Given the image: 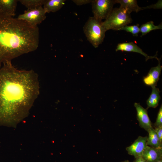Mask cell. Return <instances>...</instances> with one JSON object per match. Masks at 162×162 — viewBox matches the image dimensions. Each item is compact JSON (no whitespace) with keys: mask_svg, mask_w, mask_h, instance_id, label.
<instances>
[{"mask_svg":"<svg viewBox=\"0 0 162 162\" xmlns=\"http://www.w3.org/2000/svg\"><path fill=\"white\" fill-rule=\"evenodd\" d=\"M134 106L136 111V118L139 126L148 132L152 126L148 115L147 110L143 107L139 103H135Z\"/></svg>","mask_w":162,"mask_h":162,"instance_id":"cell-8","label":"cell"},{"mask_svg":"<svg viewBox=\"0 0 162 162\" xmlns=\"http://www.w3.org/2000/svg\"><path fill=\"white\" fill-rule=\"evenodd\" d=\"M39 41L38 26L0 13V63L35 50Z\"/></svg>","mask_w":162,"mask_h":162,"instance_id":"cell-2","label":"cell"},{"mask_svg":"<svg viewBox=\"0 0 162 162\" xmlns=\"http://www.w3.org/2000/svg\"><path fill=\"white\" fill-rule=\"evenodd\" d=\"M18 2L17 0H0V13L14 17Z\"/></svg>","mask_w":162,"mask_h":162,"instance_id":"cell-12","label":"cell"},{"mask_svg":"<svg viewBox=\"0 0 162 162\" xmlns=\"http://www.w3.org/2000/svg\"><path fill=\"white\" fill-rule=\"evenodd\" d=\"M155 162H162V159H161Z\"/></svg>","mask_w":162,"mask_h":162,"instance_id":"cell-26","label":"cell"},{"mask_svg":"<svg viewBox=\"0 0 162 162\" xmlns=\"http://www.w3.org/2000/svg\"><path fill=\"white\" fill-rule=\"evenodd\" d=\"M94 17H90L83 27V31L87 39L95 48L103 42L106 31L102 24Z\"/></svg>","mask_w":162,"mask_h":162,"instance_id":"cell-3","label":"cell"},{"mask_svg":"<svg viewBox=\"0 0 162 162\" xmlns=\"http://www.w3.org/2000/svg\"><path fill=\"white\" fill-rule=\"evenodd\" d=\"M154 129L160 141L162 142V125L154 127Z\"/></svg>","mask_w":162,"mask_h":162,"instance_id":"cell-23","label":"cell"},{"mask_svg":"<svg viewBox=\"0 0 162 162\" xmlns=\"http://www.w3.org/2000/svg\"><path fill=\"white\" fill-rule=\"evenodd\" d=\"M0 69V123L23 118L40 93L38 75L33 70H20L11 62Z\"/></svg>","mask_w":162,"mask_h":162,"instance_id":"cell-1","label":"cell"},{"mask_svg":"<svg viewBox=\"0 0 162 162\" xmlns=\"http://www.w3.org/2000/svg\"><path fill=\"white\" fill-rule=\"evenodd\" d=\"M118 51L139 53L145 57L146 61L154 58H156L157 60L159 59L157 56V53L154 56H149L144 52L136 44L133 42H125L118 44L116 49V51Z\"/></svg>","mask_w":162,"mask_h":162,"instance_id":"cell-10","label":"cell"},{"mask_svg":"<svg viewBox=\"0 0 162 162\" xmlns=\"http://www.w3.org/2000/svg\"><path fill=\"white\" fill-rule=\"evenodd\" d=\"M46 13L42 6L34 9H27L23 14H20L17 18L31 25L37 26L46 19Z\"/></svg>","mask_w":162,"mask_h":162,"instance_id":"cell-6","label":"cell"},{"mask_svg":"<svg viewBox=\"0 0 162 162\" xmlns=\"http://www.w3.org/2000/svg\"><path fill=\"white\" fill-rule=\"evenodd\" d=\"M133 162H147L142 157L135 158V160Z\"/></svg>","mask_w":162,"mask_h":162,"instance_id":"cell-24","label":"cell"},{"mask_svg":"<svg viewBox=\"0 0 162 162\" xmlns=\"http://www.w3.org/2000/svg\"><path fill=\"white\" fill-rule=\"evenodd\" d=\"M161 58L158 60V65L152 68L147 75L144 77L143 81L146 85L151 87L156 86L162 69V66L160 64Z\"/></svg>","mask_w":162,"mask_h":162,"instance_id":"cell-9","label":"cell"},{"mask_svg":"<svg viewBox=\"0 0 162 162\" xmlns=\"http://www.w3.org/2000/svg\"><path fill=\"white\" fill-rule=\"evenodd\" d=\"M116 3L119 4L120 8L126 10L130 14L132 12L136 13L143 10V7H140L136 0H115Z\"/></svg>","mask_w":162,"mask_h":162,"instance_id":"cell-13","label":"cell"},{"mask_svg":"<svg viewBox=\"0 0 162 162\" xmlns=\"http://www.w3.org/2000/svg\"><path fill=\"white\" fill-rule=\"evenodd\" d=\"M132 22L130 14L119 7L113 8L107 17L102 22V24L106 31L109 30H119Z\"/></svg>","mask_w":162,"mask_h":162,"instance_id":"cell-4","label":"cell"},{"mask_svg":"<svg viewBox=\"0 0 162 162\" xmlns=\"http://www.w3.org/2000/svg\"><path fill=\"white\" fill-rule=\"evenodd\" d=\"M142 157L147 162H155L162 159V147L154 148L147 146Z\"/></svg>","mask_w":162,"mask_h":162,"instance_id":"cell-11","label":"cell"},{"mask_svg":"<svg viewBox=\"0 0 162 162\" xmlns=\"http://www.w3.org/2000/svg\"><path fill=\"white\" fill-rule=\"evenodd\" d=\"M91 4L93 17L102 21L107 17L116 3L115 0H92Z\"/></svg>","mask_w":162,"mask_h":162,"instance_id":"cell-5","label":"cell"},{"mask_svg":"<svg viewBox=\"0 0 162 162\" xmlns=\"http://www.w3.org/2000/svg\"><path fill=\"white\" fill-rule=\"evenodd\" d=\"M46 0H19L22 4L28 9L37 8L42 6Z\"/></svg>","mask_w":162,"mask_h":162,"instance_id":"cell-18","label":"cell"},{"mask_svg":"<svg viewBox=\"0 0 162 162\" xmlns=\"http://www.w3.org/2000/svg\"><path fill=\"white\" fill-rule=\"evenodd\" d=\"M72 1L76 5L81 6L92 3V0H73Z\"/></svg>","mask_w":162,"mask_h":162,"instance_id":"cell-22","label":"cell"},{"mask_svg":"<svg viewBox=\"0 0 162 162\" xmlns=\"http://www.w3.org/2000/svg\"><path fill=\"white\" fill-rule=\"evenodd\" d=\"M148 136H139L132 143L127 147L126 150L128 154L134 157L135 158L142 157V153L147 146Z\"/></svg>","mask_w":162,"mask_h":162,"instance_id":"cell-7","label":"cell"},{"mask_svg":"<svg viewBox=\"0 0 162 162\" xmlns=\"http://www.w3.org/2000/svg\"><path fill=\"white\" fill-rule=\"evenodd\" d=\"M140 32L141 36H144L152 30L162 29V24L160 23L156 26L154 24L152 21H150L142 25L140 27Z\"/></svg>","mask_w":162,"mask_h":162,"instance_id":"cell-17","label":"cell"},{"mask_svg":"<svg viewBox=\"0 0 162 162\" xmlns=\"http://www.w3.org/2000/svg\"><path fill=\"white\" fill-rule=\"evenodd\" d=\"M154 127L162 125V105H161L158 112L156 121L154 124Z\"/></svg>","mask_w":162,"mask_h":162,"instance_id":"cell-20","label":"cell"},{"mask_svg":"<svg viewBox=\"0 0 162 162\" xmlns=\"http://www.w3.org/2000/svg\"><path fill=\"white\" fill-rule=\"evenodd\" d=\"M162 8V0H159L155 4L143 7V9H161Z\"/></svg>","mask_w":162,"mask_h":162,"instance_id":"cell-21","label":"cell"},{"mask_svg":"<svg viewBox=\"0 0 162 162\" xmlns=\"http://www.w3.org/2000/svg\"><path fill=\"white\" fill-rule=\"evenodd\" d=\"M121 162H131L129 160H124L123 161H122Z\"/></svg>","mask_w":162,"mask_h":162,"instance_id":"cell-25","label":"cell"},{"mask_svg":"<svg viewBox=\"0 0 162 162\" xmlns=\"http://www.w3.org/2000/svg\"><path fill=\"white\" fill-rule=\"evenodd\" d=\"M151 87V93L146 101L147 110L149 108H156L158 106L160 99V91L159 88H156V86H152Z\"/></svg>","mask_w":162,"mask_h":162,"instance_id":"cell-15","label":"cell"},{"mask_svg":"<svg viewBox=\"0 0 162 162\" xmlns=\"http://www.w3.org/2000/svg\"><path fill=\"white\" fill-rule=\"evenodd\" d=\"M66 0H46L43 8L46 13L55 12L64 5Z\"/></svg>","mask_w":162,"mask_h":162,"instance_id":"cell-14","label":"cell"},{"mask_svg":"<svg viewBox=\"0 0 162 162\" xmlns=\"http://www.w3.org/2000/svg\"><path fill=\"white\" fill-rule=\"evenodd\" d=\"M148 133V135L146 142L147 145L154 148L162 147V142L153 127Z\"/></svg>","mask_w":162,"mask_h":162,"instance_id":"cell-16","label":"cell"},{"mask_svg":"<svg viewBox=\"0 0 162 162\" xmlns=\"http://www.w3.org/2000/svg\"><path fill=\"white\" fill-rule=\"evenodd\" d=\"M139 25L137 24L136 25L132 26L126 25L120 29L119 30H124L128 32L131 33L134 36H138V34L140 33Z\"/></svg>","mask_w":162,"mask_h":162,"instance_id":"cell-19","label":"cell"}]
</instances>
